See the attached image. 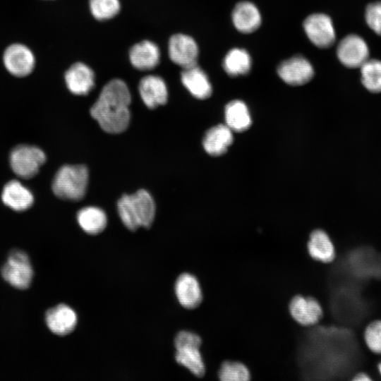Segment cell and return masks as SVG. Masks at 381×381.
I'll use <instances>...</instances> for the list:
<instances>
[{"instance_id": "cell-2", "label": "cell", "mask_w": 381, "mask_h": 381, "mask_svg": "<svg viewBox=\"0 0 381 381\" xmlns=\"http://www.w3.org/2000/svg\"><path fill=\"white\" fill-rule=\"evenodd\" d=\"M118 212L127 229L135 231L140 226L149 228L155 219V204L150 194L141 189L124 195L118 201Z\"/></svg>"}, {"instance_id": "cell-10", "label": "cell", "mask_w": 381, "mask_h": 381, "mask_svg": "<svg viewBox=\"0 0 381 381\" xmlns=\"http://www.w3.org/2000/svg\"><path fill=\"white\" fill-rule=\"evenodd\" d=\"M168 49L171 60L183 69L197 65L198 47L190 36L181 33L172 35Z\"/></svg>"}, {"instance_id": "cell-26", "label": "cell", "mask_w": 381, "mask_h": 381, "mask_svg": "<svg viewBox=\"0 0 381 381\" xmlns=\"http://www.w3.org/2000/svg\"><path fill=\"white\" fill-rule=\"evenodd\" d=\"M361 82L370 92H381V61L368 59L361 66Z\"/></svg>"}, {"instance_id": "cell-22", "label": "cell", "mask_w": 381, "mask_h": 381, "mask_svg": "<svg viewBox=\"0 0 381 381\" xmlns=\"http://www.w3.org/2000/svg\"><path fill=\"white\" fill-rule=\"evenodd\" d=\"M222 66L226 73L231 77L244 75L251 69L252 59L245 49L235 47L226 54Z\"/></svg>"}, {"instance_id": "cell-16", "label": "cell", "mask_w": 381, "mask_h": 381, "mask_svg": "<svg viewBox=\"0 0 381 381\" xmlns=\"http://www.w3.org/2000/svg\"><path fill=\"white\" fill-rule=\"evenodd\" d=\"M175 293L179 303L188 309L197 308L202 300V293L198 279L189 273L179 276L175 283Z\"/></svg>"}, {"instance_id": "cell-15", "label": "cell", "mask_w": 381, "mask_h": 381, "mask_svg": "<svg viewBox=\"0 0 381 381\" xmlns=\"http://www.w3.org/2000/svg\"><path fill=\"white\" fill-rule=\"evenodd\" d=\"M139 93L144 104L150 109L164 104L168 91L164 80L157 75H147L139 83Z\"/></svg>"}, {"instance_id": "cell-30", "label": "cell", "mask_w": 381, "mask_h": 381, "mask_svg": "<svg viewBox=\"0 0 381 381\" xmlns=\"http://www.w3.org/2000/svg\"><path fill=\"white\" fill-rule=\"evenodd\" d=\"M365 20L376 34L381 35V1L371 3L367 6Z\"/></svg>"}, {"instance_id": "cell-31", "label": "cell", "mask_w": 381, "mask_h": 381, "mask_svg": "<svg viewBox=\"0 0 381 381\" xmlns=\"http://www.w3.org/2000/svg\"><path fill=\"white\" fill-rule=\"evenodd\" d=\"M174 344L176 349L186 346L200 347L202 339L195 333L188 331H181L175 337Z\"/></svg>"}, {"instance_id": "cell-18", "label": "cell", "mask_w": 381, "mask_h": 381, "mask_svg": "<svg viewBox=\"0 0 381 381\" xmlns=\"http://www.w3.org/2000/svg\"><path fill=\"white\" fill-rule=\"evenodd\" d=\"M181 81L190 93L197 99H205L212 92V85L205 72L198 65L183 69Z\"/></svg>"}, {"instance_id": "cell-1", "label": "cell", "mask_w": 381, "mask_h": 381, "mask_svg": "<svg viewBox=\"0 0 381 381\" xmlns=\"http://www.w3.org/2000/svg\"><path fill=\"white\" fill-rule=\"evenodd\" d=\"M131 93L126 83L113 79L102 88L90 109L91 116L107 133H120L128 126Z\"/></svg>"}, {"instance_id": "cell-28", "label": "cell", "mask_w": 381, "mask_h": 381, "mask_svg": "<svg viewBox=\"0 0 381 381\" xmlns=\"http://www.w3.org/2000/svg\"><path fill=\"white\" fill-rule=\"evenodd\" d=\"M218 376L222 381H246L250 379V374L243 363L226 361L222 363Z\"/></svg>"}, {"instance_id": "cell-7", "label": "cell", "mask_w": 381, "mask_h": 381, "mask_svg": "<svg viewBox=\"0 0 381 381\" xmlns=\"http://www.w3.org/2000/svg\"><path fill=\"white\" fill-rule=\"evenodd\" d=\"M3 64L8 72L16 77L30 75L35 66V57L32 50L21 43L8 46L3 54Z\"/></svg>"}, {"instance_id": "cell-14", "label": "cell", "mask_w": 381, "mask_h": 381, "mask_svg": "<svg viewBox=\"0 0 381 381\" xmlns=\"http://www.w3.org/2000/svg\"><path fill=\"white\" fill-rule=\"evenodd\" d=\"M65 83L71 92L78 95L88 94L95 85V74L86 64L78 62L65 73Z\"/></svg>"}, {"instance_id": "cell-23", "label": "cell", "mask_w": 381, "mask_h": 381, "mask_svg": "<svg viewBox=\"0 0 381 381\" xmlns=\"http://www.w3.org/2000/svg\"><path fill=\"white\" fill-rule=\"evenodd\" d=\"M226 126L234 131L242 132L251 124L250 115L246 104L241 100L235 99L225 107Z\"/></svg>"}, {"instance_id": "cell-19", "label": "cell", "mask_w": 381, "mask_h": 381, "mask_svg": "<svg viewBox=\"0 0 381 381\" xmlns=\"http://www.w3.org/2000/svg\"><path fill=\"white\" fill-rule=\"evenodd\" d=\"M1 199L6 206L16 211H24L30 207L34 202L30 190L17 180L11 181L5 185Z\"/></svg>"}, {"instance_id": "cell-6", "label": "cell", "mask_w": 381, "mask_h": 381, "mask_svg": "<svg viewBox=\"0 0 381 381\" xmlns=\"http://www.w3.org/2000/svg\"><path fill=\"white\" fill-rule=\"evenodd\" d=\"M303 28L310 42L318 48H329L335 42L334 25L327 14L315 13L309 15L304 20Z\"/></svg>"}, {"instance_id": "cell-5", "label": "cell", "mask_w": 381, "mask_h": 381, "mask_svg": "<svg viewBox=\"0 0 381 381\" xmlns=\"http://www.w3.org/2000/svg\"><path fill=\"white\" fill-rule=\"evenodd\" d=\"M1 274L11 286L20 289H27L33 277V270L27 254L18 250L11 252L7 262L2 267Z\"/></svg>"}, {"instance_id": "cell-13", "label": "cell", "mask_w": 381, "mask_h": 381, "mask_svg": "<svg viewBox=\"0 0 381 381\" xmlns=\"http://www.w3.org/2000/svg\"><path fill=\"white\" fill-rule=\"evenodd\" d=\"M45 320L51 332L59 336H65L73 331L78 318L71 307L59 304L47 312Z\"/></svg>"}, {"instance_id": "cell-20", "label": "cell", "mask_w": 381, "mask_h": 381, "mask_svg": "<svg viewBox=\"0 0 381 381\" xmlns=\"http://www.w3.org/2000/svg\"><path fill=\"white\" fill-rule=\"evenodd\" d=\"M307 248L310 257L317 261L329 263L336 258V249L333 241L322 230L318 229L311 233Z\"/></svg>"}, {"instance_id": "cell-27", "label": "cell", "mask_w": 381, "mask_h": 381, "mask_svg": "<svg viewBox=\"0 0 381 381\" xmlns=\"http://www.w3.org/2000/svg\"><path fill=\"white\" fill-rule=\"evenodd\" d=\"M362 339L372 354L381 357V318L373 319L365 325L362 332Z\"/></svg>"}, {"instance_id": "cell-21", "label": "cell", "mask_w": 381, "mask_h": 381, "mask_svg": "<svg viewBox=\"0 0 381 381\" xmlns=\"http://www.w3.org/2000/svg\"><path fill=\"white\" fill-rule=\"evenodd\" d=\"M232 142V131L226 125L219 124L206 132L202 143L209 155L219 156L226 152Z\"/></svg>"}, {"instance_id": "cell-33", "label": "cell", "mask_w": 381, "mask_h": 381, "mask_svg": "<svg viewBox=\"0 0 381 381\" xmlns=\"http://www.w3.org/2000/svg\"><path fill=\"white\" fill-rule=\"evenodd\" d=\"M377 370L379 376L381 379V357L380 358L378 362L377 363Z\"/></svg>"}, {"instance_id": "cell-8", "label": "cell", "mask_w": 381, "mask_h": 381, "mask_svg": "<svg viewBox=\"0 0 381 381\" xmlns=\"http://www.w3.org/2000/svg\"><path fill=\"white\" fill-rule=\"evenodd\" d=\"M277 72L284 83L293 86L308 83L315 74L312 64L302 55H295L282 61L277 66Z\"/></svg>"}, {"instance_id": "cell-3", "label": "cell", "mask_w": 381, "mask_h": 381, "mask_svg": "<svg viewBox=\"0 0 381 381\" xmlns=\"http://www.w3.org/2000/svg\"><path fill=\"white\" fill-rule=\"evenodd\" d=\"M88 183V170L84 165H65L56 172L52 190L61 199L78 201L86 192Z\"/></svg>"}, {"instance_id": "cell-25", "label": "cell", "mask_w": 381, "mask_h": 381, "mask_svg": "<svg viewBox=\"0 0 381 381\" xmlns=\"http://www.w3.org/2000/svg\"><path fill=\"white\" fill-rule=\"evenodd\" d=\"M175 358L176 362L186 367L194 375L200 377L205 372V367L200 347L186 346L176 349Z\"/></svg>"}, {"instance_id": "cell-24", "label": "cell", "mask_w": 381, "mask_h": 381, "mask_svg": "<svg viewBox=\"0 0 381 381\" xmlns=\"http://www.w3.org/2000/svg\"><path fill=\"white\" fill-rule=\"evenodd\" d=\"M77 219L82 229L91 235L101 233L107 224L104 212L95 207H87L80 210L78 212Z\"/></svg>"}, {"instance_id": "cell-17", "label": "cell", "mask_w": 381, "mask_h": 381, "mask_svg": "<svg viewBox=\"0 0 381 381\" xmlns=\"http://www.w3.org/2000/svg\"><path fill=\"white\" fill-rule=\"evenodd\" d=\"M131 64L140 71H147L157 66L160 58L158 46L153 42L144 40L134 44L129 52Z\"/></svg>"}, {"instance_id": "cell-9", "label": "cell", "mask_w": 381, "mask_h": 381, "mask_svg": "<svg viewBox=\"0 0 381 381\" xmlns=\"http://www.w3.org/2000/svg\"><path fill=\"white\" fill-rule=\"evenodd\" d=\"M337 56L344 66L351 68H361L369 59V49L361 37L349 35L339 42Z\"/></svg>"}, {"instance_id": "cell-11", "label": "cell", "mask_w": 381, "mask_h": 381, "mask_svg": "<svg viewBox=\"0 0 381 381\" xmlns=\"http://www.w3.org/2000/svg\"><path fill=\"white\" fill-rule=\"evenodd\" d=\"M289 309L292 318L303 326L317 324L323 315L322 306L311 296H294L289 303Z\"/></svg>"}, {"instance_id": "cell-29", "label": "cell", "mask_w": 381, "mask_h": 381, "mask_svg": "<svg viewBox=\"0 0 381 381\" xmlns=\"http://www.w3.org/2000/svg\"><path fill=\"white\" fill-rule=\"evenodd\" d=\"M89 5L92 15L99 20L112 18L121 7L119 0H90Z\"/></svg>"}, {"instance_id": "cell-4", "label": "cell", "mask_w": 381, "mask_h": 381, "mask_svg": "<svg viewBox=\"0 0 381 381\" xmlns=\"http://www.w3.org/2000/svg\"><path fill=\"white\" fill-rule=\"evenodd\" d=\"M45 160L46 155L40 148L28 145L16 147L10 155L12 170L23 179H30L35 176Z\"/></svg>"}, {"instance_id": "cell-12", "label": "cell", "mask_w": 381, "mask_h": 381, "mask_svg": "<svg viewBox=\"0 0 381 381\" xmlns=\"http://www.w3.org/2000/svg\"><path fill=\"white\" fill-rule=\"evenodd\" d=\"M231 20L235 28L243 34L256 31L261 25L262 16L256 5L249 1L238 2L231 12Z\"/></svg>"}, {"instance_id": "cell-32", "label": "cell", "mask_w": 381, "mask_h": 381, "mask_svg": "<svg viewBox=\"0 0 381 381\" xmlns=\"http://www.w3.org/2000/svg\"><path fill=\"white\" fill-rule=\"evenodd\" d=\"M353 381H372V376L365 370H359L356 371L350 378Z\"/></svg>"}]
</instances>
